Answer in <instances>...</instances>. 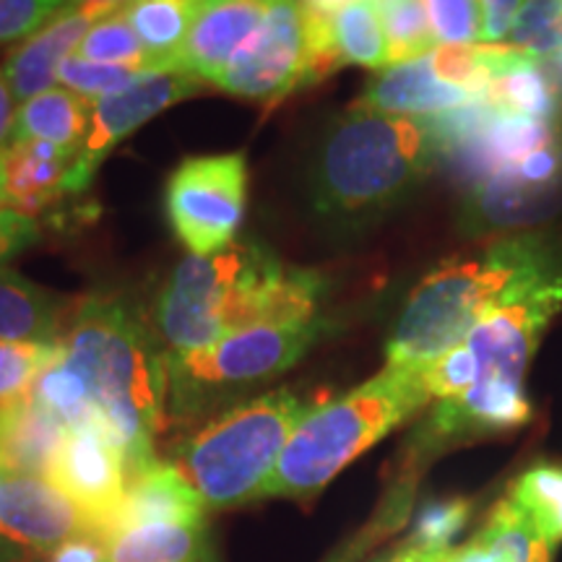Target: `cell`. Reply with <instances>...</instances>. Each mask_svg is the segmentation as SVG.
Segmentation results:
<instances>
[{"label": "cell", "instance_id": "obj_37", "mask_svg": "<svg viewBox=\"0 0 562 562\" xmlns=\"http://www.w3.org/2000/svg\"><path fill=\"white\" fill-rule=\"evenodd\" d=\"M448 562H518V560H513L508 552H503L501 547L492 544L487 537H482V533L476 531L469 542L453 547Z\"/></svg>", "mask_w": 562, "mask_h": 562}, {"label": "cell", "instance_id": "obj_42", "mask_svg": "<svg viewBox=\"0 0 562 562\" xmlns=\"http://www.w3.org/2000/svg\"><path fill=\"white\" fill-rule=\"evenodd\" d=\"M349 3H355V0H302V5L311 13H318V16H334L336 11H341Z\"/></svg>", "mask_w": 562, "mask_h": 562}, {"label": "cell", "instance_id": "obj_6", "mask_svg": "<svg viewBox=\"0 0 562 562\" xmlns=\"http://www.w3.org/2000/svg\"><path fill=\"white\" fill-rule=\"evenodd\" d=\"M313 406L300 391L258 393L195 427L172 446L170 459L206 508L263 501L279 456Z\"/></svg>", "mask_w": 562, "mask_h": 562}, {"label": "cell", "instance_id": "obj_19", "mask_svg": "<svg viewBox=\"0 0 562 562\" xmlns=\"http://www.w3.org/2000/svg\"><path fill=\"white\" fill-rule=\"evenodd\" d=\"M5 159V201L21 214L34 216L66 195V178L74 154L58 146L30 140L13 144Z\"/></svg>", "mask_w": 562, "mask_h": 562}, {"label": "cell", "instance_id": "obj_25", "mask_svg": "<svg viewBox=\"0 0 562 562\" xmlns=\"http://www.w3.org/2000/svg\"><path fill=\"white\" fill-rule=\"evenodd\" d=\"M505 497L529 518L547 542L562 544V463H533L518 474Z\"/></svg>", "mask_w": 562, "mask_h": 562}, {"label": "cell", "instance_id": "obj_23", "mask_svg": "<svg viewBox=\"0 0 562 562\" xmlns=\"http://www.w3.org/2000/svg\"><path fill=\"white\" fill-rule=\"evenodd\" d=\"M560 91L550 70L539 66V60L524 58L490 81L484 100L510 115L558 125L562 112Z\"/></svg>", "mask_w": 562, "mask_h": 562}, {"label": "cell", "instance_id": "obj_35", "mask_svg": "<svg viewBox=\"0 0 562 562\" xmlns=\"http://www.w3.org/2000/svg\"><path fill=\"white\" fill-rule=\"evenodd\" d=\"M484 11V45H503L510 37L513 21L521 11L524 0H480Z\"/></svg>", "mask_w": 562, "mask_h": 562}, {"label": "cell", "instance_id": "obj_8", "mask_svg": "<svg viewBox=\"0 0 562 562\" xmlns=\"http://www.w3.org/2000/svg\"><path fill=\"white\" fill-rule=\"evenodd\" d=\"M248 203V161L240 151L201 154L175 167L165 214L191 256H214L235 243Z\"/></svg>", "mask_w": 562, "mask_h": 562}, {"label": "cell", "instance_id": "obj_7", "mask_svg": "<svg viewBox=\"0 0 562 562\" xmlns=\"http://www.w3.org/2000/svg\"><path fill=\"white\" fill-rule=\"evenodd\" d=\"M331 328L326 315L258 323L211 347L167 355V414L178 425L211 419L248 402L294 368Z\"/></svg>", "mask_w": 562, "mask_h": 562}, {"label": "cell", "instance_id": "obj_20", "mask_svg": "<svg viewBox=\"0 0 562 562\" xmlns=\"http://www.w3.org/2000/svg\"><path fill=\"white\" fill-rule=\"evenodd\" d=\"M108 562H216L206 521L138 524L108 542Z\"/></svg>", "mask_w": 562, "mask_h": 562}, {"label": "cell", "instance_id": "obj_29", "mask_svg": "<svg viewBox=\"0 0 562 562\" xmlns=\"http://www.w3.org/2000/svg\"><path fill=\"white\" fill-rule=\"evenodd\" d=\"M60 341H0V404L30 396L40 372L58 357Z\"/></svg>", "mask_w": 562, "mask_h": 562}, {"label": "cell", "instance_id": "obj_13", "mask_svg": "<svg viewBox=\"0 0 562 562\" xmlns=\"http://www.w3.org/2000/svg\"><path fill=\"white\" fill-rule=\"evenodd\" d=\"M79 537H97L89 518L47 476L5 472L0 480V539L53 554ZM104 542V539H102Z\"/></svg>", "mask_w": 562, "mask_h": 562}, {"label": "cell", "instance_id": "obj_38", "mask_svg": "<svg viewBox=\"0 0 562 562\" xmlns=\"http://www.w3.org/2000/svg\"><path fill=\"white\" fill-rule=\"evenodd\" d=\"M13 123H16V97H13L9 81H5L3 68H0V154L9 151Z\"/></svg>", "mask_w": 562, "mask_h": 562}, {"label": "cell", "instance_id": "obj_31", "mask_svg": "<svg viewBox=\"0 0 562 562\" xmlns=\"http://www.w3.org/2000/svg\"><path fill=\"white\" fill-rule=\"evenodd\" d=\"M146 70L128 68V66H108V63H91L83 60L79 55H68L58 70V81L74 94L83 97V100L97 104L104 97L117 94L133 81L140 79Z\"/></svg>", "mask_w": 562, "mask_h": 562}, {"label": "cell", "instance_id": "obj_3", "mask_svg": "<svg viewBox=\"0 0 562 562\" xmlns=\"http://www.w3.org/2000/svg\"><path fill=\"white\" fill-rule=\"evenodd\" d=\"M562 277V240L505 237L440 263L414 286L385 341V368L422 370L451 351L480 321Z\"/></svg>", "mask_w": 562, "mask_h": 562}, {"label": "cell", "instance_id": "obj_17", "mask_svg": "<svg viewBox=\"0 0 562 562\" xmlns=\"http://www.w3.org/2000/svg\"><path fill=\"white\" fill-rule=\"evenodd\" d=\"M157 521H206V503L172 461L151 463L149 469H144L128 482L117 531Z\"/></svg>", "mask_w": 562, "mask_h": 562}, {"label": "cell", "instance_id": "obj_39", "mask_svg": "<svg viewBox=\"0 0 562 562\" xmlns=\"http://www.w3.org/2000/svg\"><path fill=\"white\" fill-rule=\"evenodd\" d=\"M451 558V550H442V552H435V550H419V547H412V544H398L396 550H393L389 558L381 560V562H448Z\"/></svg>", "mask_w": 562, "mask_h": 562}, {"label": "cell", "instance_id": "obj_36", "mask_svg": "<svg viewBox=\"0 0 562 562\" xmlns=\"http://www.w3.org/2000/svg\"><path fill=\"white\" fill-rule=\"evenodd\" d=\"M45 562H108V542L100 537H79L47 554Z\"/></svg>", "mask_w": 562, "mask_h": 562}, {"label": "cell", "instance_id": "obj_27", "mask_svg": "<svg viewBox=\"0 0 562 562\" xmlns=\"http://www.w3.org/2000/svg\"><path fill=\"white\" fill-rule=\"evenodd\" d=\"M378 9H381L385 37H389L391 66L417 60L438 47L422 0H378Z\"/></svg>", "mask_w": 562, "mask_h": 562}, {"label": "cell", "instance_id": "obj_24", "mask_svg": "<svg viewBox=\"0 0 562 562\" xmlns=\"http://www.w3.org/2000/svg\"><path fill=\"white\" fill-rule=\"evenodd\" d=\"M331 19L336 53L344 66H364L385 70L391 66L389 37H385L378 0H355Z\"/></svg>", "mask_w": 562, "mask_h": 562}, {"label": "cell", "instance_id": "obj_12", "mask_svg": "<svg viewBox=\"0 0 562 562\" xmlns=\"http://www.w3.org/2000/svg\"><path fill=\"white\" fill-rule=\"evenodd\" d=\"M562 311V277L510 302L474 326L461 344L472 351L476 381L495 378L526 385V372L554 315Z\"/></svg>", "mask_w": 562, "mask_h": 562}, {"label": "cell", "instance_id": "obj_32", "mask_svg": "<svg viewBox=\"0 0 562 562\" xmlns=\"http://www.w3.org/2000/svg\"><path fill=\"white\" fill-rule=\"evenodd\" d=\"M438 45H476L482 42L484 11L480 0H422Z\"/></svg>", "mask_w": 562, "mask_h": 562}, {"label": "cell", "instance_id": "obj_43", "mask_svg": "<svg viewBox=\"0 0 562 562\" xmlns=\"http://www.w3.org/2000/svg\"><path fill=\"white\" fill-rule=\"evenodd\" d=\"M550 74H552V79L558 81V87L562 89V50L550 60Z\"/></svg>", "mask_w": 562, "mask_h": 562}, {"label": "cell", "instance_id": "obj_30", "mask_svg": "<svg viewBox=\"0 0 562 562\" xmlns=\"http://www.w3.org/2000/svg\"><path fill=\"white\" fill-rule=\"evenodd\" d=\"M474 505L467 497H442L432 501L414 516L412 531L406 533L404 544L419 547V550H453V539L463 531L472 518Z\"/></svg>", "mask_w": 562, "mask_h": 562}, {"label": "cell", "instance_id": "obj_44", "mask_svg": "<svg viewBox=\"0 0 562 562\" xmlns=\"http://www.w3.org/2000/svg\"><path fill=\"white\" fill-rule=\"evenodd\" d=\"M5 201V159L0 154V203Z\"/></svg>", "mask_w": 562, "mask_h": 562}, {"label": "cell", "instance_id": "obj_2", "mask_svg": "<svg viewBox=\"0 0 562 562\" xmlns=\"http://www.w3.org/2000/svg\"><path fill=\"white\" fill-rule=\"evenodd\" d=\"M63 362L79 378L94 419L117 442L128 480L157 463L154 438L170 425L167 351L138 307L123 294H91L79 302Z\"/></svg>", "mask_w": 562, "mask_h": 562}, {"label": "cell", "instance_id": "obj_1", "mask_svg": "<svg viewBox=\"0 0 562 562\" xmlns=\"http://www.w3.org/2000/svg\"><path fill=\"white\" fill-rule=\"evenodd\" d=\"M323 294L321 271L284 263L261 240H235L175 266L154 305V331L167 355H186L258 323L321 315Z\"/></svg>", "mask_w": 562, "mask_h": 562}, {"label": "cell", "instance_id": "obj_28", "mask_svg": "<svg viewBox=\"0 0 562 562\" xmlns=\"http://www.w3.org/2000/svg\"><path fill=\"white\" fill-rule=\"evenodd\" d=\"M508 40L533 60H552L562 50V0H524Z\"/></svg>", "mask_w": 562, "mask_h": 562}, {"label": "cell", "instance_id": "obj_26", "mask_svg": "<svg viewBox=\"0 0 562 562\" xmlns=\"http://www.w3.org/2000/svg\"><path fill=\"white\" fill-rule=\"evenodd\" d=\"M74 55H79V58L91 63L138 68L146 70V74L151 70L149 55H146L138 34L133 32V26L128 24V19H125L123 5L97 19L94 24H91V30L83 34L81 45L76 47Z\"/></svg>", "mask_w": 562, "mask_h": 562}, {"label": "cell", "instance_id": "obj_15", "mask_svg": "<svg viewBox=\"0 0 562 562\" xmlns=\"http://www.w3.org/2000/svg\"><path fill=\"white\" fill-rule=\"evenodd\" d=\"M482 97L453 87L435 74L430 53L417 60L389 66L372 79L355 108L381 112L393 117H438L446 112L467 108Z\"/></svg>", "mask_w": 562, "mask_h": 562}, {"label": "cell", "instance_id": "obj_21", "mask_svg": "<svg viewBox=\"0 0 562 562\" xmlns=\"http://www.w3.org/2000/svg\"><path fill=\"white\" fill-rule=\"evenodd\" d=\"M91 108L94 104L68 89L42 91L32 100L21 102V108L16 110L11 146L42 140V144L58 146V149L79 157L89 133Z\"/></svg>", "mask_w": 562, "mask_h": 562}, {"label": "cell", "instance_id": "obj_4", "mask_svg": "<svg viewBox=\"0 0 562 562\" xmlns=\"http://www.w3.org/2000/svg\"><path fill=\"white\" fill-rule=\"evenodd\" d=\"M440 159L430 117L351 108L334 117L307 170V203L336 232H357L402 206Z\"/></svg>", "mask_w": 562, "mask_h": 562}, {"label": "cell", "instance_id": "obj_45", "mask_svg": "<svg viewBox=\"0 0 562 562\" xmlns=\"http://www.w3.org/2000/svg\"><path fill=\"white\" fill-rule=\"evenodd\" d=\"M5 472H9V467H5V463L0 461V480H3V474H5Z\"/></svg>", "mask_w": 562, "mask_h": 562}, {"label": "cell", "instance_id": "obj_34", "mask_svg": "<svg viewBox=\"0 0 562 562\" xmlns=\"http://www.w3.org/2000/svg\"><path fill=\"white\" fill-rule=\"evenodd\" d=\"M40 240V224L34 216L21 214L11 206H0V269L19 252L32 248Z\"/></svg>", "mask_w": 562, "mask_h": 562}, {"label": "cell", "instance_id": "obj_11", "mask_svg": "<svg viewBox=\"0 0 562 562\" xmlns=\"http://www.w3.org/2000/svg\"><path fill=\"white\" fill-rule=\"evenodd\" d=\"M203 89V81L191 74H161L149 70L131 87H125L117 94L104 97L91 108L89 133L83 140L79 157L70 165L66 178V195H79L94 182L97 170L108 154L123 144L133 131L146 125L159 112L170 110L172 104L191 100Z\"/></svg>", "mask_w": 562, "mask_h": 562}, {"label": "cell", "instance_id": "obj_9", "mask_svg": "<svg viewBox=\"0 0 562 562\" xmlns=\"http://www.w3.org/2000/svg\"><path fill=\"white\" fill-rule=\"evenodd\" d=\"M214 87L250 102H281L313 87L311 30L302 0H273L269 16Z\"/></svg>", "mask_w": 562, "mask_h": 562}, {"label": "cell", "instance_id": "obj_33", "mask_svg": "<svg viewBox=\"0 0 562 562\" xmlns=\"http://www.w3.org/2000/svg\"><path fill=\"white\" fill-rule=\"evenodd\" d=\"M70 0H0V45L30 40L68 9Z\"/></svg>", "mask_w": 562, "mask_h": 562}, {"label": "cell", "instance_id": "obj_41", "mask_svg": "<svg viewBox=\"0 0 562 562\" xmlns=\"http://www.w3.org/2000/svg\"><path fill=\"white\" fill-rule=\"evenodd\" d=\"M0 562H45V560H40V554L21 550V547L0 539Z\"/></svg>", "mask_w": 562, "mask_h": 562}, {"label": "cell", "instance_id": "obj_22", "mask_svg": "<svg viewBox=\"0 0 562 562\" xmlns=\"http://www.w3.org/2000/svg\"><path fill=\"white\" fill-rule=\"evenodd\" d=\"M201 0H128L123 13L149 55L151 70L178 74V58L186 47Z\"/></svg>", "mask_w": 562, "mask_h": 562}, {"label": "cell", "instance_id": "obj_14", "mask_svg": "<svg viewBox=\"0 0 562 562\" xmlns=\"http://www.w3.org/2000/svg\"><path fill=\"white\" fill-rule=\"evenodd\" d=\"M271 3L273 0H201L199 16L178 58V74L214 83L261 30Z\"/></svg>", "mask_w": 562, "mask_h": 562}, {"label": "cell", "instance_id": "obj_5", "mask_svg": "<svg viewBox=\"0 0 562 562\" xmlns=\"http://www.w3.org/2000/svg\"><path fill=\"white\" fill-rule=\"evenodd\" d=\"M430 404L422 370L383 368L357 389L313 406L281 451L263 497L315 501L344 469Z\"/></svg>", "mask_w": 562, "mask_h": 562}, {"label": "cell", "instance_id": "obj_40", "mask_svg": "<svg viewBox=\"0 0 562 562\" xmlns=\"http://www.w3.org/2000/svg\"><path fill=\"white\" fill-rule=\"evenodd\" d=\"M123 3H128V0H70L68 9L74 11H89V13H100V16H104V13L121 9Z\"/></svg>", "mask_w": 562, "mask_h": 562}, {"label": "cell", "instance_id": "obj_18", "mask_svg": "<svg viewBox=\"0 0 562 562\" xmlns=\"http://www.w3.org/2000/svg\"><path fill=\"white\" fill-rule=\"evenodd\" d=\"M68 427L32 396L0 404V461L11 472L47 476Z\"/></svg>", "mask_w": 562, "mask_h": 562}, {"label": "cell", "instance_id": "obj_10", "mask_svg": "<svg viewBox=\"0 0 562 562\" xmlns=\"http://www.w3.org/2000/svg\"><path fill=\"white\" fill-rule=\"evenodd\" d=\"M47 480L89 518L91 529L110 542L128 495V463L100 422L68 430L47 469Z\"/></svg>", "mask_w": 562, "mask_h": 562}, {"label": "cell", "instance_id": "obj_16", "mask_svg": "<svg viewBox=\"0 0 562 562\" xmlns=\"http://www.w3.org/2000/svg\"><path fill=\"white\" fill-rule=\"evenodd\" d=\"M97 19H100V13L66 9L50 24L42 26L37 34L21 42V47H16V53L3 66L13 97L26 102L42 91L53 89L63 60L76 53L83 34L91 30Z\"/></svg>", "mask_w": 562, "mask_h": 562}]
</instances>
